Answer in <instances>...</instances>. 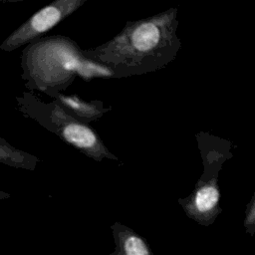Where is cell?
I'll use <instances>...</instances> for the list:
<instances>
[{
	"mask_svg": "<svg viewBox=\"0 0 255 255\" xmlns=\"http://www.w3.org/2000/svg\"><path fill=\"white\" fill-rule=\"evenodd\" d=\"M50 97L71 117L88 125V123L97 121L105 113L111 110L110 107L105 108L102 102L88 103L77 96H66L60 92L53 93Z\"/></svg>",
	"mask_w": 255,
	"mask_h": 255,
	"instance_id": "obj_5",
	"label": "cell"
},
{
	"mask_svg": "<svg viewBox=\"0 0 255 255\" xmlns=\"http://www.w3.org/2000/svg\"><path fill=\"white\" fill-rule=\"evenodd\" d=\"M125 248L127 255H148L143 241L136 236L128 237L126 241Z\"/></svg>",
	"mask_w": 255,
	"mask_h": 255,
	"instance_id": "obj_7",
	"label": "cell"
},
{
	"mask_svg": "<svg viewBox=\"0 0 255 255\" xmlns=\"http://www.w3.org/2000/svg\"><path fill=\"white\" fill-rule=\"evenodd\" d=\"M86 0H57L33 14L26 22L14 30L0 45L5 52L14 51L34 42L79 9Z\"/></svg>",
	"mask_w": 255,
	"mask_h": 255,
	"instance_id": "obj_4",
	"label": "cell"
},
{
	"mask_svg": "<svg viewBox=\"0 0 255 255\" xmlns=\"http://www.w3.org/2000/svg\"><path fill=\"white\" fill-rule=\"evenodd\" d=\"M10 196H11V195H10L8 192L3 191V190H0V201L3 200V199H7V198H9Z\"/></svg>",
	"mask_w": 255,
	"mask_h": 255,
	"instance_id": "obj_8",
	"label": "cell"
},
{
	"mask_svg": "<svg viewBox=\"0 0 255 255\" xmlns=\"http://www.w3.org/2000/svg\"><path fill=\"white\" fill-rule=\"evenodd\" d=\"M40 159L24 150L14 147L0 136V163L11 167L34 170Z\"/></svg>",
	"mask_w": 255,
	"mask_h": 255,
	"instance_id": "obj_6",
	"label": "cell"
},
{
	"mask_svg": "<svg viewBox=\"0 0 255 255\" xmlns=\"http://www.w3.org/2000/svg\"><path fill=\"white\" fill-rule=\"evenodd\" d=\"M177 8L127 22L110 41L83 54L110 69L114 78L155 72L172 62L181 41L177 36Z\"/></svg>",
	"mask_w": 255,
	"mask_h": 255,
	"instance_id": "obj_1",
	"label": "cell"
},
{
	"mask_svg": "<svg viewBox=\"0 0 255 255\" xmlns=\"http://www.w3.org/2000/svg\"><path fill=\"white\" fill-rule=\"evenodd\" d=\"M21 69L25 87L48 96L66 90L76 76L86 81L114 78L110 69L87 58L73 40L58 35L27 44L21 54Z\"/></svg>",
	"mask_w": 255,
	"mask_h": 255,
	"instance_id": "obj_2",
	"label": "cell"
},
{
	"mask_svg": "<svg viewBox=\"0 0 255 255\" xmlns=\"http://www.w3.org/2000/svg\"><path fill=\"white\" fill-rule=\"evenodd\" d=\"M15 99L18 111L25 118L37 122L87 156L97 161L104 158L118 160L94 129L68 115L55 101L45 103L28 92H23Z\"/></svg>",
	"mask_w": 255,
	"mask_h": 255,
	"instance_id": "obj_3",
	"label": "cell"
}]
</instances>
